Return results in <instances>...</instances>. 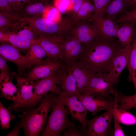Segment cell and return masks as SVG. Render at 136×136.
Here are the masks:
<instances>
[{"instance_id":"cell-13","label":"cell","mask_w":136,"mask_h":136,"mask_svg":"<svg viewBox=\"0 0 136 136\" xmlns=\"http://www.w3.org/2000/svg\"><path fill=\"white\" fill-rule=\"evenodd\" d=\"M0 55L6 61L16 65L20 75L27 68L28 63L25 56L23 55L17 48L8 42H1Z\"/></svg>"},{"instance_id":"cell-19","label":"cell","mask_w":136,"mask_h":136,"mask_svg":"<svg viewBox=\"0 0 136 136\" xmlns=\"http://www.w3.org/2000/svg\"><path fill=\"white\" fill-rule=\"evenodd\" d=\"M56 71L49 76L34 82V91L37 99L41 100L50 92L60 95L62 91L57 86Z\"/></svg>"},{"instance_id":"cell-6","label":"cell","mask_w":136,"mask_h":136,"mask_svg":"<svg viewBox=\"0 0 136 136\" xmlns=\"http://www.w3.org/2000/svg\"><path fill=\"white\" fill-rule=\"evenodd\" d=\"M15 79L20 100L13 109L16 111H23L38 105L41 100H38L34 94L33 81L17 76H15Z\"/></svg>"},{"instance_id":"cell-37","label":"cell","mask_w":136,"mask_h":136,"mask_svg":"<svg viewBox=\"0 0 136 136\" xmlns=\"http://www.w3.org/2000/svg\"><path fill=\"white\" fill-rule=\"evenodd\" d=\"M85 0H70L73 12V19L76 15Z\"/></svg>"},{"instance_id":"cell-41","label":"cell","mask_w":136,"mask_h":136,"mask_svg":"<svg viewBox=\"0 0 136 136\" xmlns=\"http://www.w3.org/2000/svg\"><path fill=\"white\" fill-rule=\"evenodd\" d=\"M33 0H17L16 7L17 12L25 5L33 3Z\"/></svg>"},{"instance_id":"cell-18","label":"cell","mask_w":136,"mask_h":136,"mask_svg":"<svg viewBox=\"0 0 136 136\" xmlns=\"http://www.w3.org/2000/svg\"><path fill=\"white\" fill-rule=\"evenodd\" d=\"M11 76L4 72L0 74L1 97L11 101L13 103L9 107L12 110L19 103L20 95L17 88L12 83Z\"/></svg>"},{"instance_id":"cell-2","label":"cell","mask_w":136,"mask_h":136,"mask_svg":"<svg viewBox=\"0 0 136 136\" xmlns=\"http://www.w3.org/2000/svg\"><path fill=\"white\" fill-rule=\"evenodd\" d=\"M57 94L50 92L44 96L36 106L24 110L19 116L20 126L25 136L40 135L44 129L49 112L51 109Z\"/></svg>"},{"instance_id":"cell-29","label":"cell","mask_w":136,"mask_h":136,"mask_svg":"<svg viewBox=\"0 0 136 136\" xmlns=\"http://www.w3.org/2000/svg\"><path fill=\"white\" fill-rule=\"evenodd\" d=\"M22 19L7 15L0 12V30L5 32H9L10 30L14 31L17 28L19 23L21 21Z\"/></svg>"},{"instance_id":"cell-3","label":"cell","mask_w":136,"mask_h":136,"mask_svg":"<svg viewBox=\"0 0 136 136\" xmlns=\"http://www.w3.org/2000/svg\"><path fill=\"white\" fill-rule=\"evenodd\" d=\"M46 126L41 134L42 136H59L69 127L76 126L68 118V112L60 95L57 94Z\"/></svg>"},{"instance_id":"cell-5","label":"cell","mask_w":136,"mask_h":136,"mask_svg":"<svg viewBox=\"0 0 136 136\" xmlns=\"http://www.w3.org/2000/svg\"><path fill=\"white\" fill-rule=\"evenodd\" d=\"M114 84L108 73L97 72L91 78L81 95L107 98L111 94L114 95L116 89L114 88Z\"/></svg>"},{"instance_id":"cell-4","label":"cell","mask_w":136,"mask_h":136,"mask_svg":"<svg viewBox=\"0 0 136 136\" xmlns=\"http://www.w3.org/2000/svg\"><path fill=\"white\" fill-rule=\"evenodd\" d=\"M34 33L37 39L40 37H62L61 35L71 29L73 24L71 19H63L58 22L42 17L31 19L22 18Z\"/></svg>"},{"instance_id":"cell-23","label":"cell","mask_w":136,"mask_h":136,"mask_svg":"<svg viewBox=\"0 0 136 136\" xmlns=\"http://www.w3.org/2000/svg\"><path fill=\"white\" fill-rule=\"evenodd\" d=\"M126 0H112L107 8L103 17L114 21L119 16L127 12Z\"/></svg>"},{"instance_id":"cell-16","label":"cell","mask_w":136,"mask_h":136,"mask_svg":"<svg viewBox=\"0 0 136 136\" xmlns=\"http://www.w3.org/2000/svg\"><path fill=\"white\" fill-rule=\"evenodd\" d=\"M62 37H40L36 40L35 43L43 48L49 59L57 61L60 60L63 55L61 44Z\"/></svg>"},{"instance_id":"cell-10","label":"cell","mask_w":136,"mask_h":136,"mask_svg":"<svg viewBox=\"0 0 136 136\" xmlns=\"http://www.w3.org/2000/svg\"><path fill=\"white\" fill-rule=\"evenodd\" d=\"M132 44L121 48L113 59L108 68V74L115 84L119 82L120 75L126 66Z\"/></svg>"},{"instance_id":"cell-43","label":"cell","mask_w":136,"mask_h":136,"mask_svg":"<svg viewBox=\"0 0 136 136\" xmlns=\"http://www.w3.org/2000/svg\"><path fill=\"white\" fill-rule=\"evenodd\" d=\"M129 9L132 10L136 9V0H126Z\"/></svg>"},{"instance_id":"cell-30","label":"cell","mask_w":136,"mask_h":136,"mask_svg":"<svg viewBox=\"0 0 136 136\" xmlns=\"http://www.w3.org/2000/svg\"><path fill=\"white\" fill-rule=\"evenodd\" d=\"M21 51H27L29 47L35 42L25 41L14 32H8V42Z\"/></svg>"},{"instance_id":"cell-32","label":"cell","mask_w":136,"mask_h":136,"mask_svg":"<svg viewBox=\"0 0 136 136\" xmlns=\"http://www.w3.org/2000/svg\"><path fill=\"white\" fill-rule=\"evenodd\" d=\"M112 0H91L95 8L93 14L103 17L105 11Z\"/></svg>"},{"instance_id":"cell-11","label":"cell","mask_w":136,"mask_h":136,"mask_svg":"<svg viewBox=\"0 0 136 136\" xmlns=\"http://www.w3.org/2000/svg\"><path fill=\"white\" fill-rule=\"evenodd\" d=\"M62 64L56 71L57 84L61 86L62 92L66 95L78 97L80 94L76 81L71 70L65 65Z\"/></svg>"},{"instance_id":"cell-22","label":"cell","mask_w":136,"mask_h":136,"mask_svg":"<svg viewBox=\"0 0 136 136\" xmlns=\"http://www.w3.org/2000/svg\"><path fill=\"white\" fill-rule=\"evenodd\" d=\"M49 8L41 2H33L23 6L18 13L23 18L31 19L42 17Z\"/></svg>"},{"instance_id":"cell-31","label":"cell","mask_w":136,"mask_h":136,"mask_svg":"<svg viewBox=\"0 0 136 136\" xmlns=\"http://www.w3.org/2000/svg\"><path fill=\"white\" fill-rule=\"evenodd\" d=\"M12 110L9 108H6L0 101V124L2 129H8L11 121L15 119V116L11 114Z\"/></svg>"},{"instance_id":"cell-21","label":"cell","mask_w":136,"mask_h":136,"mask_svg":"<svg viewBox=\"0 0 136 136\" xmlns=\"http://www.w3.org/2000/svg\"><path fill=\"white\" fill-rule=\"evenodd\" d=\"M135 22H123L115 24L118 41L123 47L131 45L134 37L136 29Z\"/></svg>"},{"instance_id":"cell-36","label":"cell","mask_w":136,"mask_h":136,"mask_svg":"<svg viewBox=\"0 0 136 136\" xmlns=\"http://www.w3.org/2000/svg\"><path fill=\"white\" fill-rule=\"evenodd\" d=\"M58 10L56 7L49 8L46 18L47 20L56 22L57 18H59V13Z\"/></svg>"},{"instance_id":"cell-25","label":"cell","mask_w":136,"mask_h":136,"mask_svg":"<svg viewBox=\"0 0 136 136\" xmlns=\"http://www.w3.org/2000/svg\"><path fill=\"white\" fill-rule=\"evenodd\" d=\"M95 11V7L91 0H85L75 16L72 19L74 25L89 20Z\"/></svg>"},{"instance_id":"cell-9","label":"cell","mask_w":136,"mask_h":136,"mask_svg":"<svg viewBox=\"0 0 136 136\" xmlns=\"http://www.w3.org/2000/svg\"><path fill=\"white\" fill-rule=\"evenodd\" d=\"M63 101L68 114L72 118L79 122V127L84 129L87 126L86 116L87 110L78 97L66 95L62 91L60 95Z\"/></svg>"},{"instance_id":"cell-33","label":"cell","mask_w":136,"mask_h":136,"mask_svg":"<svg viewBox=\"0 0 136 136\" xmlns=\"http://www.w3.org/2000/svg\"><path fill=\"white\" fill-rule=\"evenodd\" d=\"M0 12L9 16L21 18L7 0H0Z\"/></svg>"},{"instance_id":"cell-42","label":"cell","mask_w":136,"mask_h":136,"mask_svg":"<svg viewBox=\"0 0 136 136\" xmlns=\"http://www.w3.org/2000/svg\"><path fill=\"white\" fill-rule=\"evenodd\" d=\"M21 128L20 122L17 123L14 129L11 131L9 132L7 136H18L19 135L20 129Z\"/></svg>"},{"instance_id":"cell-15","label":"cell","mask_w":136,"mask_h":136,"mask_svg":"<svg viewBox=\"0 0 136 136\" xmlns=\"http://www.w3.org/2000/svg\"><path fill=\"white\" fill-rule=\"evenodd\" d=\"M70 35L63 39L61 42L63 55L59 61L62 63L76 61L82 50V43L73 35Z\"/></svg>"},{"instance_id":"cell-26","label":"cell","mask_w":136,"mask_h":136,"mask_svg":"<svg viewBox=\"0 0 136 136\" xmlns=\"http://www.w3.org/2000/svg\"><path fill=\"white\" fill-rule=\"evenodd\" d=\"M126 67L129 72L128 81L133 83L136 93V28L135 36Z\"/></svg>"},{"instance_id":"cell-44","label":"cell","mask_w":136,"mask_h":136,"mask_svg":"<svg viewBox=\"0 0 136 136\" xmlns=\"http://www.w3.org/2000/svg\"><path fill=\"white\" fill-rule=\"evenodd\" d=\"M12 6L14 10L17 12L16 7L17 0H7Z\"/></svg>"},{"instance_id":"cell-7","label":"cell","mask_w":136,"mask_h":136,"mask_svg":"<svg viewBox=\"0 0 136 136\" xmlns=\"http://www.w3.org/2000/svg\"><path fill=\"white\" fill-rule=\"evenodd\" d=\"M111 110H107L100 115L87 121V128L83 129L79 127V130L83 136L107 135L113 118Z\"/></svg>"},{"instance_id":"cell-14","label":"cell","mask_w":136,"mask_h":136,"mask_svg":"<svg viewBox=\"0 0 136 136\" xmlns=\"http://www.w3.org/2000/svg\"><path fill=\"white\" fill-rule=\"evenodd\" d=\"M78 97L87 110L93 116L101 110H111L115 105L114 98H103L90 95H80Z\"/></svg>"},{"instance_id":"cell-17","label":"cell","mask_w":136,"mask_h":136,"mask_svg":"<svg viewBox=\"0 0 136 136\" xmlns=\"http://www.w3.org/2000/svg\"><path fill=\"white\" fill-rule=\"evenodd\" d=\"M62 64L59 60L47 59L35 65L25 76V78L34 81L46 77L55 72Z\"/></svg>"},{"instance_id":"cell-40","label":"cell","mask_w":136,"mask_h":136,"mask_svg":"<svg viewBox=\"0 0 136 136\" xmlns=\"http://www.w3.org/2000/svg\"><path fill=\"white\" fill-rule=\"evenodd\" d=\"M6 60L0 55V70L1 72H4L10 75Z\"/></svg>"},{"instance_id":"cell-8","label":"cell","mask_w":136,"mask_h":136,"mask_svg":"<svg viewBox=\"0 0 136 136\" xmlns=\"http://www.w3.org/2000/svg\"><path fill=\"white\" fill-rule=\"evenodd\" d=\"M62 64L71 71L77 82L78 90L80 95L92 77L97 72L93 67L81 61H76L68 63Z\"/></svg>"},{"instance_id":"cell-20","label":"cell","mask_w":136,"mask_h":136,"mask_svg":"<svg viewBox=\"0 0 136 136\" xmlns=\"http://www.w3.org/2000/svg\"><path fill=\"white\" fill-rule=\"evenodd\" d=\"M88 20L96 27L102 38L112 39L117 38L116 24L114 21L93 14Z\"/></svg>"},{"instance_id":"cell-28","label":"cell","mask_w":136,"mask_h":136,"mask_svg":"<svg viewBox=\"0 0 136 136\" xmlns=\"http://www.w3.org/2000/svg\"><path fill=\"white\" fill-rule=\"evenodd\" d=\"M111 111L113 117L120 123L128 125L136 124V117L128 111L116 107Z\"/></svg>"},{"instance_id":"cell-1","label":"cell","mask_w":136,"mask_h":136,"mask_svg":"<svg viewBox=\"0 0 136 136\" xmlns=\"http://www.w3.org/2000/svg\"><path fill=\"white\" fill-rule=\"evenodd\" d=\"M82 51L76 61L85 62L97 72L108 73L110 64L118 51L123 47L118 41L101 38L83 44Z\"/></svg>"},{"instance_id":"cell-35","label":"cell","mask_w":136,"mask_h":136,"mask_svg":"<svg viewBox=\"0 0 136 136\" xmlns=\"http://www.w3.org/2000/svg\"><path fill=\"white\" fill-rule=\"evenodd\" d=\"M133 21L136 24V9L120 15L114 21L115 24L123 22Z\"/></svg>"},{"instance_id":"cell-34","label":"cell","mask_w":136,"mask_h":136,"mask_svg":"<svg viewBox=\"0 0 136 136\" xmlns=\"http://www.w3.org/2000/svg\"><path fill=\"white\" fill-rule=\"evenodd\" d=\"M17 34L21 39L26 41L35 42L37 39L33 32L29 27L20 30Z\"/></svg>"},{"instance_id":"cell-12","label":"cell","mask_w":136,"mask_h":136,"mask_svg":"<svg viewBox=\"0 0 136 136\" xmlns=\"http://www.w3.org/2000/svg\"><path fill=\"white\" fill-rule=\"evenodd\" d=\"M71 29V35L83 44L102 38L96 27L89 20L81 21Z\"/></svg>"},{"instance_id":"cell-39","label":"cell","mask_w":136,"mask_h":136,"mask_svg":"<svg viewBox=\"0 0 136 136\" xmlns=\"http://www.w3.org/2000/svg\"><path fill=\"white\" fill-rule=\"evenodd\" d=\"M113 117L114 119V136H125V134L120 124V123L115 118Z\"/></svg>"},{"instance_id":"cell-38","label":"cell","mask_w":136,"mask_h":136,"mask_svg":"<svg viewBox=\"0 0 136 136\" xmlns=\"http://www.w3.org/2000/svg\"><path fill=\"white\" fill-rule=\"evenodd\" d=\"M63 133L65 136H83V133L76 127V126H72L69 127L64 130Z\"/></svg>"},{"instance_id":"cell-27","label":"cell","mask_w":136,"mask_h":136,"mask_svg":"<svg viewBox=\"0 0 136 136\" xmlns=\"http://www.w3.org/2000/svg\"><path fill=\"white\" fill-rule=\"evenodd\" d=\"M117 102L116 108L128 111L132 108L136 109V93L131 96L118 93L116 90L114 95Z\"/></svg>"},{"instance_id":"cell-24","label":"cell","mask_w":136,"mask_h":136,"mask_svg":"<svg viewBox=\"0 0 136 136\" xmlns=\"http://www.w3.org/2000/svg\"><path fill=\"white\" fill-rule=\"evenodd\" d=\"M25 56L28 63L27 69L29 70L40 62L46 54L42 47L35 43L28 49Z\"/></svg>"}]
</instances>
